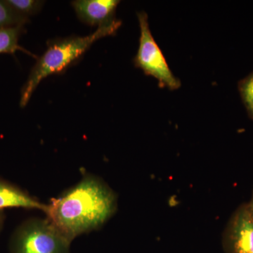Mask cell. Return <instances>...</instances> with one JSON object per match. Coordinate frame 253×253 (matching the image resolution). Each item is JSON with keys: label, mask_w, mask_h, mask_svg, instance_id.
<instances>
[{"label": "cell", "mask_w": 253, "mask_h": 253, "mask_svg": "<svg viewBox=\"0 0 253 253\" xmlns=\"http://www.w3.org/2000/svg\"><path fill=\"white\" fill-rule=\"evenodd\" d=\"M117 196L102 179L84 173L81 181L59 197L51 199L46 218L70 243L101 229L117 209Z\"/></svg>", "instance_id": "6da1fadb"}, {"label": "cell", "mask_w": 253, "mask_h": 253, "mask_svg": "<svg viewBox=\"0 0 253 253\" xmlns=\"http://www.w3.org/2000/svg\"><path fill=\"white\" fill-rule=\"evenodd\" d=\"M119 20L101 25L84 37H71L51 43L45 52L38 60L21 90L20 106L25 107L29 102L37 86L43 79L54 73H61L81 57L95 42L113 36L121 27Z\"/></svg>", "instance_id": "7a4b0ae2"}, {"label": "cell", "mask_w": 253, "mask_h": 253, "mask_svg": "<svg viewBox=\"0 0 253 253\" xmlns=\"http://www.w3.org/2000/svg\"><path fill=\"white\" fill-rule=\"evenodd\" d=\"M71 244L46 218L31 217L15 229L9 253H71Z\"/></svg>", "instance_id": "3957f363"}, {"label": "cell", "mask_w": 253, "mask_h": 253, "mask_svg": "<svg viewBox=\"0 0 253 253\" xmlns=\"http://www.w3.org/2000/svg\"><path fill=\"white\" fill-rule=\"evenodd\" d=\"M137 16L140 26V38L134 64L141 68L145 74L156 78L160 85L172 90L178 89L181 86L180 81L173 75L164 55L151 35L147 14L139 12Z\"/></svg>", "instance_id": "277c9868"}, {"label": "cell", "mask_w": 253, "mask_h": 253, "mask_svg": "<svg viewBox=\"0 0 253 253\" xmlns=\"http://www.w3.org/2000/svg\"><path fill=\"white\" fill-rule=\"evenodd\" d=\"M226 239L231 253H253V218L247 205L233 214L226 227Z\"/></svg>", "instance_id": "5b68a950"}, {"label": "cell", "mask_w": 253, "mask_h": 253, "mask_svg": "<svg viewBox=\"0 0 253 253\" xmlns=\"http://www.w3.org/2000/svg\"><path fill=\"white\" fill-rule=\"evenodd\" d=\"M119 3L118 0H77L72 1V6L82 21L99 27L116 20L115 12Z\"/></svg>", "instance_id": "8992f818"}, {"label": "cell", "mask_w": 253, "mask_h": 253, "mask_svg": "<svg viewBox=\"0 0 253 253\" xmlns=\"http://www.w3.org/2000/svg\"><path fill=\"white\" fill-rule=\"evenodd\" d=\"M46 208V204H42L27 191L0 178V211H4L7 208H24L41 210L44 212Z\"/></svg>", "instance_id": "52a82bcc"}, {"label": "cell", "mask_w": 253, "mask_h": 253, "mask_svg": "<svg viewBox=\"0 0 253 253\" xmlns=\"http://www.w3.org/2000/svg\"><path fill=\"white\" fill-rule=\"evenodd\" d=\"M23 26L0 28V54H14L16 51H23L28 53L18 44L20 36L23 31Z\"/></svg>", "instance_id": "ba28073f"}, {"label": "cell", "mask_w": 253, "mask_h": 253, "mask_svg": "<svg viewBox=\"0 0 253 253\" xmlns=\"http://www.w3.org/2000/svg\"><path fill=\"white\" fill-rule=\"evenodd\" d=\"M5 3L15 12L23 17L36 14L41 9L43 1L36 0H5Z\"/></svg>", "instance_id": "9c48e42d"}, {"label": "cell", "mask_w": 253, "mask_h": 253, "mask_svg": "<svg viewBox=\"0 0 253 253\" xmlns=\"http://www.w3.org/2000/svg\"><path fill=\"white\" fill-rule=\"evenodd\" d=\"M28 20V18L15 12L4 1H0V28L24 26Z\"/></svg>", "instance_id": "30bf717a"}, {"label": "cell", "mask_w": 253, "mask_h": 253, "mask_svg": "<svg viewBox=\"0 0 253 253\" xmlns=\"http://www.w3.org/2000/svg\"><path fill=\"white\" fill-rule=\"evenodd\" d=\"M239 89L250 118L253 120V73L241 81Z\"/></svg>", "instance_id": "8fae6325"}, {"label": "cell", "mask_w": 253, "mask_h": 253, "mask_svg": "<svg viewBox=\"0 0 253 253\" xmlns=\"http://www.w3.org/2000/svg\"><path fill=\"white\" fill-rule=\"evenodd\" d=\"M5 219V214L4 211H0V233L2 231L3 227H4Z\"/></svg>", "instance_id": "7c38bea8"}, {"label": "cell", "mask_w": 253, "mask_h": 253, "mask_svg": "<svg viewBox=\"0 0 253 253\" xmlns=\"http://www.w3.org/2000/svg\"><path fill=\"white\" fill-rule=\"evenodd\" d=\"M247 207L250 213H251V216H252L253 218V194L252 198H251V201H250L249 204H247Z\"/></svg>", "instance_id": "4fadbf2b"}]
</instances>
